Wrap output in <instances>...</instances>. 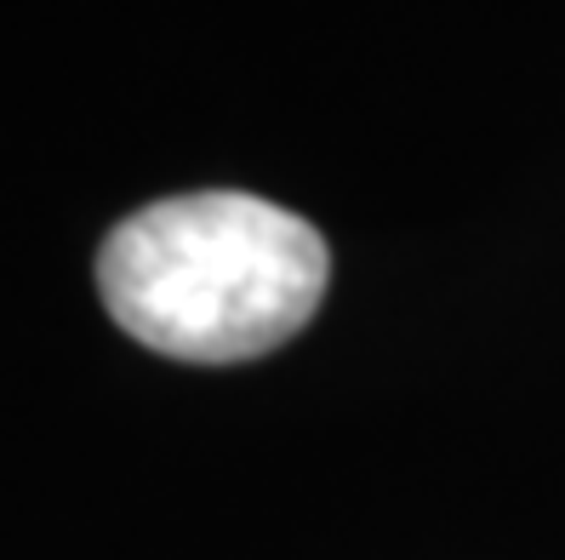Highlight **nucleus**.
<instances>
[{
    "mask_svg": "<svg viewBox=\"0 0 565 560\" xmlns=\"http://www.w3.org/2000/svg\"><path fill=\"white\" fill-rule=\"evenodd\" d=\"M326 286V235L246 189L166 194L97 246V292L115 326L189 367H235L291 344Z\"/></svg>",
    "mask_w": 565,
    "mask_h": 560,
    "instance_id": "obj_1",
    "label": "nucleus"
}]
</instances>
